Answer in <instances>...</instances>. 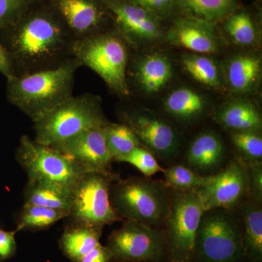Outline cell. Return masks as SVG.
Returning a JSON list of instances; mask_svg holds the SVG:
<instances>
[{
    "mask_svg": "<svg viewBox=\"0 0 262 262\" xmlns=\"http://www.w3.org/2000/svg\"><path fill=\"white\" fill-rule=\"evenodd\" d=\"M111 262H132V261H117V260H112Z\"/></svg>",
    "mask_w": 262,
    "mask_h": 262,
    "instance_id": "f35d334b",
    "label": "cell"
},
{
    "mask_svg": "<svg viewBox=\"0 0 262 262\" xmlns=\"http://www.w3.org/2000/svg\"><path fill=\"white\" fill-rule=\"evenodd\" d=\"M163 108L170 121L189 125L203 118L209 110L210 103L201 91L182 85L174 88L165 95Z\"/></svg>",
    "mask_w": 262,
    "mask_h": 262,
    "instance_id": "44dd1931",
    "label": "cell"
},
{
    "mask_svg": "<svg viewBox=\"0 0 262 262\" xmlns=\"http://www.w3.org/2000/svg\"><path fill=\"white\" fill-rule=\"evenodd\" d=\"M80 67L72 58L56 68L10 77L7 100L35 122L73 96L75 74Z\"/></svg>",
    "mask_w": 262,
    "mask_h": 262,
    "instance_id": "7a4b0ae2",
    "label": "cell"
},
{
    "mask_svg": "<svg viewBox=\"0 0 262 262\" xmlns=\"http://www.w3.org/2000/svg\"><path fill=\"white\" fill-rule=\"evenodd\" d=\"M165 40L187 53L215 56L223 48L217 24L181 13L168 24Z\"/></svg>",
    "mask_w": 262,
    "mask_h": 262,
    "instance_id": "2e32d148",
    "label": "cell"
},
{
    "mask_svg": "<svg viewBox=\"0 0 262 262\" xmlns=\"http://www.w3.org/2000/svg\"><path fill=\"white\" fill-rule=\"evenodd\" d=\"M16 231H5L0 228V262H5L15 256L17 251Z\"/></svg>",
    "mask_w": 262,
    "mask_h": 262,
    "instance_id": "d590c367",
    "label": "cell"
},
{
    "mask_svg": "<svg viewBox=\"0 0 262 262\" xmlns=\"http://www.w3.org/2000/svg\"><path fill=\"white\" fill-rule=\"evenodd\" d=\"M41 0H0V30L10 27Z\"/></svg>",
    "mask_w": 262,
    "mask_h": 262,
    "instance_id": "d6a6232c",
    "label": "cell"
},
{
    "mask_svg": "<svg viewBox=\"0 0 262 262\" xmlns=\"http://www.w3.org/2000/svg\"><path fill=\"white\" fill-rule=\"evenodd\" d=\"M171 262H184V261H171Z\"/></svg>",
    "mask_w": 262,
    "mask_h": 262,
    "instance_id": "ab89813d",
    "label": "cell"
},
{
    "mask_svg": "<svg viewBox=\"0 0 262 262\" xmlns=\"http://www.w3.org/2000/svg\"><path fill=\"white\" fill-rule=\"evenodd\" d=\"M70 211L33 206L24 203L19 213L15 231H39L48 229L58 221L67 218Z\"/></svg>",
    "mask_w": 262,
    "mask_h": 262,
    "instance_id": "83f0119b",
    "label": "cell"
},
{
    "mask_svg": "<svg viewBox=\"0 0 262 262\" xmlns=\"http://www.w3.org/2000/svg\"><path fill=\"white\" fill-rule=\"evenodd\" d=\"M15 159L25 170L29 181L54 183L72 189L86 173L70 157L27 135L20 139Z\"/></svg>",
    "mask_w": 262,
    "mask_h": 262,
    "instance_id": "9c48e42d",
    "label": "cell"
},
{
    "mask_svg": "<svg viewBox=\"0 0 262 262\" xmlns=\"http://www.w3.org/2000/svg\"><path fill=\"white\" fill-rule=\"evenodd\" d=\"M261 5H241L217 23L221 37L239 50H257L261 39Z\"/></svg>",
    "mask_w": 262,
    "mask_h": 262,
    "instance_id": "ac0fdd59",
    "label": "cell"
},
{
    "mask_svg": "<svg viewBox=\"0 0 262 262\" xmlns=\"http://www.w3.org/2000/svg\"><path fill=\"white\" fill-rule=\"evenodd\" d=\"M111 253L106 246L100 244L77 262H111Z\"/></svg>",
    "mask_w": 262,
    "mask_h": 262,
    "instance_id": "8d00e7d4",
    "label": "cell"
},
{
    "mask_svg": "<svg viewBox=\"0 0 262 262\" xmlns=\"http://www.w3.org/2000/svg\"><path fill=\"white\" fill-rule=\"evenodd\" d=\"M236 158L248 164L262 163L261 132L244 131L229 133Z\"/></svg>",
    "mask_w": 262,
    "mask_h": 262,
    "instance_id": "4dcf8cb0",
    "label": "cell"
},
{
    "mask_svg": "<svg viewBox=\"0 0 262 262\" xmlns=\"http://www.w3.org/2000/svg\"><path fill=\"white\" fill-rule=\"evenodd\" d=\"M175 77L173 62L158 50H131L126 80L130 96L155 97L166 91Z\"/></svg>",
    "mask_w": 262,
    "mask_h": 262,
    "instance_id": "4fadbf2b",
    "label": "cell"
},
{
    "mask_svg": "<svg viewBox=\"0 0 262 262\" xmlns=\"http://www.w3.org/2000/svg\"><path fill=\"white\" fill-rule=\"evenodd\" d=\"M180 63L184 72L196 83L216 92L227 91L222 63L214 56L187 52L181 56Z\"/></svg>",
    "mask_w": 262,
    "mask_h": 262,
    "instance_id": "cb8c5ba5",
    "label": "cell"
},
{
    "mask_svg": "<svg viewBox=\"0 0 262 262\" xmlns=\"http://www.w3.org/2000/svg\"><path fill=\"white\" fill-rule=\"evenodd\" d=\"M75 40L115 28L103 0H48Z\"/></svg>",
    "mask_w": 262,
    "mask_h": 262,
    "instance_id": "5bb4252c",
    "label": "cell"
},
{
    "mask_svg": "<svg viewBox=\"0 0 262 262\" xmlns=\"http://www.w3.org/2000/svg\"><path fill=\"white\" fill-rule=\"evenodd\" d=\"M196 192L201 198L205 211L212 208L234 209L248 196L247 166L242 160H229L211 182Z\"/></svg>",
    "mask_w": 262,
    "mask_h": 262,
    "instance_id": "9a60e30c",
    "label": "cell"
},
{
    "mask_svg": "<svg viewBox=\"0 0 262 262\" xmlns=\"http://www.w3.org/2000/svg\"><path fill=\"white\" fill-rule=\"evenodd\" d=\"M106 125L86 129L53 148L75 160L86 173H113V160L105 139Z\"/></svg>",
    "mask_w": 262,
    "mask_h": 262,
    "instance_id": "e0dca14e",
    "label": "cell"
},
{
    "mask_svg": "<svg viewBox=\"0 0 262 262\" xmlns=\"http://www.w3.org/2000/svg\"><path fill=\"white\" fill-rule=\"evenodd\" d=\"M246 166L248 196L253 201L262 203V163L248 164Z\"/></svg>",
    "mask_w": 262,
    "mask_h": 262,
    "instance_id": "e575fe53",
    "label": "cell"
},
{
    "mask_svg": "<svg viewBox=\"0 0 262 262\" xmlns=\"http://www.w3.org/2000/svg\"><path fill=\"white\" fill-rule=\"evenodd\" d=\"M108 122L100 96L91 94L72 96L34 122V141L55 147L86 129Z\"/></svg>",
    "mask_w": 262,
    "mask_h": 262,
    "instance_id": "5b68a950",
    "label": "cell"
},
{
    "mask_svg": "<svg viewBox=\"0 0 262 262\" xmlns=\"http://www.w3.org/2000/svg\"><path fill=\"white\" fill-rule=\"evenodd\" d=\"M114 182L110 188V202L122 220L163 229L172 198L171 189L164 182L130 177Z\"/></svg>",
    "mask_w": 262,
    "mask_h": 262,
    "instance_id": "3957f363",
    "label": "cell"
},
{
    "mask_svg": "<svg viewBox=\"0 0 262 262\" xmlns=\"http://www.w3.org/2000/svg\"><path fill=\"white\" fill-rule=\"evenodd\" d=\"M118 177L113 173L88 172L73 189L69 218L70 226L102 229L106 225L123 221L110 202V188Z\"/></svg>",
    "mask_w": 262,
    "mask_h": 262,
    "instance_id": "ba28073f",
    "label": "cell"
},
{
    "mask_svg": "<svg viewBox=\"0 0 262 262\" xmlns=\"http://www.w3.org/2000/svg\"><path fill=\"white\" fill-rule=\"evenodd\" d=\"M205 211L196 191H172L162 229L171 261L192 262L196 233Z\"/></svg>",
    "mask_w": 262,
    "mask_h": 262,
    "instance_id": "52a82bcc",
    "label": "cell"
},
{
    "mask_svg": "<svg viewBox=\"0 0 262 262\" xmlns=\"http://www.w3.org/2000/svg\"><path fill=\"white\" fill-rule=\"evenodd\" d=\"M0 74L5 76L6 79L14 76L9 55L1 42H0Z\"/></svg>",
    "mask_w": 262,
    "mask_h": 262,
    "instance_id": "74e56055",
    "label": "cell"
},
{
    "mask_svg": "<svg viewBox=\"0 0 262 262\" xmlns=\"http://www.w3.org/2000/svg\"><path fill=\"white\" fill-rule=\"evenodd\" d=\"M119 117L134 131L141 145L158 159L173 162L180 156L184 146L182 136L169 119L137 106L121 108Z\"/></svg>",
    "mask_w": 262,
    "mask_h": 262,
    "instance_id": "30bf717a",
    "label": "cell"
},
{
    "mask_svg": "<svg viewBox=\"0 0 262 262\" xmlns=\"http://www.w3.org/2000/svg\"><path fill=\"white\" fill-rule=\"evenodd\" d=\"M192 262H245L243 223L235 209L217 208L204 212Z\"/></svg>",
    "mask_w": 262,
    "mask_h": 262,
    "instance_id": "8992f818",
    "label": "cell"
},
{
    "mask_svg": "<svg viewBox=\"0 0 262 262\" xmlns=\"http://www.w3.org/2000/svg\"><path fill=\"white\" fill-rule=\"evenodd\" d=\"M165 185L172 191H196L211 182L212 176H202L183 164L164 168Z\"/></svg>",
    "mask_w": 262,
    "mask_h": 262,
    "instance_id": "f546056e",
    "label": "cell"
},
{
    "mask_svg": "<svg viewBox=\"0 0 262 262\" xmlns=\"http://www.w3.org/2000/svg\"><path fill=\"white\" fill-rule=\"evenodd\" d=\"M75 41L48 0H41L0 30V42L9 55L15 77L63 64L73 58Z\"/></svg>",
    "mask_w": 262,
    "mask_h": 262,
    "instance_id": "6da1fadb",
    "label": "cell"
},
{
    "mask_svg": "<svg viewBox=\"0 0 262 262\" xmlns=\"http://www.w3.org/2000/svg\"><path fill=\"white\" fill-rule=\"evenodd\" d=\"M213 120L229 133L261 132V110L248 97H235L219 105L213 112Z\"/></svg>",
    "mask_w": 262,
    "mask_h": 262,
    "instance_id": "7402d4cb",
    "label": "cell"
},
{
    "mask_svg": "<svg viewBox=\"0 0 262 262\" xmlns=\"http://www.w3.org/2000/svg\"><path fill=\"white\" fill-rule=\"evenodd\" d=\"M120 163H127L134 165L144 177H150L162 172L164 168L158 163V158L144 146L135 148L131 152L119 160Z\"/></svg>",
    "mask_w": 262,
    "mask_h": 262,
    "instance_id": "1f68e13d",
    "label": "cell"
},
{
    "mask_svg": "<svg viewBox=\"0 0 262 262\" xmlns=\"http://www.w3.org/2000/svg\"><path fill=\"white\" fill-rule=\"evenodd\" d=\"M102 229L70 226L59 239L62 252L72 262H77L100 244Z\"/></svg>",
    "mask_w": 262,
    "mask_h": 262,
    "instance_id": "484cf974",
    "label": "cell"
},
{
    "mask_svg": "<svg viewBox=\"0 0 262 262\" xmlns=\"http://www.w3.org/2000/svg\"><path fill=\"white\" fill-rule=\"evenodd\" d=\"M226 89L234 97H248L259 89L261 55L258 50H239L222 63Z\"/></svg>",
    "mask_w": 262,
    "mask_h": 262,
    "instance_id": "d6986e66",
    "label": "cell"
},
{
    "mask_svg": "<svg viewBox=\"0 0 262 262\" xmlns=\"http://www.w3.org/2000/svg\"><path fill=\"white\" fill-rule=\"evenodd\" d=\"M179 11L217 24L242 5L241 0H177Z\"/></svg>",
    "mask_w": 262,
    "mask_h": 262,
    "instance_id": "4316f807",
    "label": "cell"
},
{
    "mask_svg": "<svg viewBox=\"0 0 262 262\" xmlns=\"http://www.w3.org/2000/svg\"><path fill=\"white\" fill-rule=\"evenodd\" d=\"M139 5L168 24L180 14L177 0H126Z\"/></svg>",
    "mask_w": 262,
    "mask_h": 262,
    "instance_id": "836d02e7",
    "label": "cell"
},
{
    "mask_svg": "<svg viewBox=\"0 0 262 262\" xmlns=\"http://www.w3.org/2000/svg\"><path fill=\"white\" fill-rule=\"evenodd\" d=\"M234 209L243 223L245 262H262V203L247 196Z\"/></svg>",
    "mask_w": 262,
    "mask_h": 262,
    "instance_id": "603a6c76",
    "label": "cell"
},
{
    "mask_svg": "<svg viewBox=\"0 0 262 262\" xmlns=\"http://www.w3.org/2000/svg\"><path fill=\"white\" fill-rule=\"evenodd\" d=\"M227 158L223 138L216 131L206 130L196 134L189 143L183 165L202 176H212L225 166Z\"/></svg>",
    "mask_w": 262,
    "mask_h": 262,
    "instance_id": "ffe728a7",
    "label": "cell"
},
{
    "mask_svg": "<svg viewBox=\"0 0 262 262\" xmlns=\"http://www.w3.org/2000/svg\"><path fill=\"white\" fill-rule=\"evenodd\" d=\"M131 48L114 28L84 39L75 40L72 56L97 74L113 94L122 99L130 98L126 71Z\"/></svg>",
    "mask_w": 262,
    "mask_h": 262,
    "instance_id": "277c9868",
    "label": "cell"
},
{
    "mask_svg": "<svg viewBox=\"0 0 262 262\" xmlns=\"http://www.w3.org/2000/svg\"><path fill=\"white\" fill-rule=\"evenodd\" d=\"M120 228L108 236L106 247L113 260L163 262L168 257L163 229L151 228L132 221H123Z\"/></svg>",
    "mask_w": 262,
    "mask_h": 262,
    "instance_id": "8fae6325",
    "label": "cell"
},
{
    "mask_svg": "<svg viewBox=\"0 0 262 262\" xmlns=\"http://www.w3.org/2000/svg\"><path fill=\"white\" fill-rule=\"evenodd\" d=\"M105 139L113 161L118 162L141 145L134 131L125 123L108 121L104 127Z\"/></svg>",
    "mask_w": 262,
    "mask_h": 262,
    "instance_id": "f1b7e54d",
    "label": "cell"
},
{
    "mask_svg": "<svg viewBox=\"0 0 262 262\" xmlns=\"http://www.w3.org/2000/svg\"><path fill=\"white\" fill-rule=\"evenodd\" d=\"M73 189L54 183L42 181H28L24 188V202L27 204L67 210L72 206Z\"/></svg>",
    "mask_w": 262,
    "mask_h": 262,
    "instance_id": "d4e9b609",
    "label": "cell"
},
{
    "mask_svg": "<svg viewBox=\"0 0 262 262\" xmlns=\"http://www.w3.org/2000/svg\"><path fill=\"white\" fill-rule=\"evenodd\" d=\"M115 28L133 51H140L165 40L168 24L153 13L126 0H103Z\"/></svg>",
    "mask_w": 262,
    "mask_h": 262,
    "instance_id": "7c38bea8",
    "label": "cell"
}]
</instances>
